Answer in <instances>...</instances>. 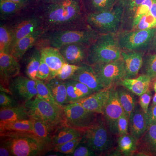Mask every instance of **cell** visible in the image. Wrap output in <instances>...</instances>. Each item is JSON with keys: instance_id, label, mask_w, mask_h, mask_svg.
<instances>
[{"instance_id": "cell-1", "label": "cell", "mask_w": 156, "mask_h": 156, "mask_svg": "<svg viewBox=\"0 0 156 156\" xmlns=\"http://www.w3.org/2000/svg\"><path fill=\"white\" fill-rule=\"evenodd\" d=\"M1 144L5 146L12 156L40 155L47 151L35 134L20 132L1 133Z\"/></svg>"}, {"instance_id": "cell-2", "label": "cell", "mask_w": 156, "mask_h": 156, "mask_svg": "<svg viewBox=\"0 0 156 156\" xmlns=\"http://www.w3.org/2000/svg\"><path fill=\"white\" fill-rule=\"evenodd\" d=\"M121 49L115 34H103L89 48L87 61L91 65L115 61L122 57Z\"/></svg>"}, {"instance_id": "cell-3", "label": "cell", "mask_w": 156, "mask_h": 156, "mask_svg": "<svg viewBox=\"0 0 156 156\" xmlns=\"http://www.w3.org/2000/svg\"><path fill=\"white\" fill-rule=\"evenodd\" d=\"M81 143L91 148L98 154L106 152L113 147V134L109 130L103 116H98L95 122L83 131Z\"/></svg>"}, {"instance_id": "cell-4", "label": "cell", "mask_w": 156, "mask_h": 156, "mask_svg": "<svg viewBox=\"0 0 156 156\" xmlns=\"http://www.w3.org/2000/svg\"><path fill=\"white\" fill-rule=\"evenodd\" d=\"M24 105L30 119L40 120L55 129L66 125L63 108L54 106L36 96L33 100L26 101Z\"/></svg>"}, {"instance_id": "cell-5", "label": "cell", "mask_w": 156, "mask_h": 156, "mask_svg": "<svg viewBox=\"0 0 156 156\" xmlns=\"http://www.w3.org/2000/svg\"><path fill=\"white\" fill-rule=\"evenodd\" d=\"M80 15L79 0H59L51 3L45 10L46 20L50 25L68 24Z\"/></svg>"}, {"instance_id": "cell-6", "label": "cell", "mask_w": 156, "mask_h": 156, "mask_svg": "<svg viewBox=\"0 0 156 156\" xmlns=\"http://www.w3.org/2000/svg\"><path fill=\"white\" fill-rule=\"evenodd\" d=\"M123 14V8L117 4L110 10L89 13L87 21L98 32L115 34L119 28Z\"/></svg>"}, {"instance_id": "cell-7", "label": "cell", "mask_w": 156, "mask_h": 156, "mask_svg": "<svg viewBox=\"0 0 156 156\" xmlns=\"http://www.w3.org/2000/svg\"><path fill=\"white\" fill-rule=\"evenodd\" d=\"M99 36L98 32L94 29L60 30L50 35L48 40L52 47L58 49L69 44L89 45L93 44Z\"/></svg>"}, {"instance_id": "cell-8", "label": "cell", "mask_w": 156, "mask_h": 156, "mask_svg": "<svg viewBox=\"0 0 156 156\" xmlns=\"http://www.w3.org/2000/svg\"><path fill=\"white\" fill-rule=\"evenodd\" d=\"M65 124L83 132L95 122L97 114L89 111L77 103H69L63 106Z\"/></svg>"}, {"instance_id": "cell-9", "label": "cell", "mask_w": 156, "mask_h": 156, "mask_svg": "<svg viewBox=\"0 0 156 156\" xmlns=\"http://www.w3.org/2000/svg\"><path fill=\"white\" fill-rule=\"evenodd\" d=\"M104 88H109L126 77V66L122 58L115 61L92 65Z\"/></svg>"}, {"instance_id": "cell-10", "label": "cell", "mask_w": 156, "mask_h": 156, "mask_svg": "<svg viewBox=\"0 0 156 156\" xmlns=\"http://www.w3.org/2000/svg\"><path fill=\"white\" fill-rule=\"evenodd\" d=\"M156 32V27L134 30L123 33L118 37L121 49L126 51H139L147 48Z\"/></svg>"}, {"instance_id": "cell-11", "label": "cell", "mask_w": 156, "mask_h": 156, "mask_svg": "<svg viewBox=\"0 0 156 156\" xmlns=\"http://www.w3.org/2000/svg\"><path fill=\"white\" fill-rule=\"evenodd\" d=\"M124 113L125 112L120 103L118 90L115 87H111L108 100L104 107L102 115L109 130L113 135H117V122Z\"/></svg>"}, {"instance_id": "cell-12", "label": "cell", "mask_w": 156, "mask_h": 156, "mask_svg": "<svg viewBox=\"0 0 156 156\" xmlns=\"http://www.w3.org/2000/svg\"><path fill=\"white\" fill-rule=\"evenodd\" d=\"M9 89L11 95L26 102L37 94L35 80L22 76H16L9 82Z\"/></svg>"}, {"instance_id": "cell-13", "label": "cell", "mask_w": 156, "mask_h": 156, "mask_svg": "<svg viewBox=\"0 0 156 156\" xmlns=\"http://www.w3.org/2000/svg\"><path fill=\"white\" fill-rule=\"evenodd\" d=\"M20 66L18 61L10 53H0L1 85H8L12 78L19 75Z\"/></svg>"}, {"instance_id": "cell-14", "label": "cell", "mask_w": 156, "mask_h": 156, "mask_svg": "<svg viewBox=\"0 0 156 156\" xmlns=\"http://www.w3.org/2000/svg\"><path fill=\"white\" fill-rule=\"evenodd\" d=\"M70 80L79 81L85 84L95 92L105 89L98 80L92 65L83 63Z\"/></svg>"}, {"instance_id": "cell-15", "label": "cell", "mask_w": 156, "mask_h": 156, "mask_svg": "<svg viewBox=\"0 0 156 156\" xmlns=\"http://www.w3.org/2000/svg\"><path fill=\"white\" fill-rule=\"evenodd\" d=\"M109 88H105L92 95L79 101L76 103L80 105L89 111L102 114L105 104L108 100L110 93Z\"/></svg>"}, {"instance_id": "cell-16", "label": "cell", "mask_w": 156, "mask_h": 156, "mask_svg": "<svg viewBox=\"0 0 156 156\" xmlns=\"http://www.w3.org/2000/svg\"><path fill=\"white\" fill-rule=\"evenodd\" d=\"M87 45L80 44H69L58 49L66 63L80 65L87 60Z\"/></svg>"}, {"instance_id": "cell-17", "label": "cell", "mask_w": 156, "mask_h": 156, "mask_svg": "<svg viewBox=\"0 0 156 156\" xmlns=\"http://www.w3.org/2000/svg\"><path fill=\"white\" fill-rule=\"evenodd\" d=\"M40 51L41 56L51 70L50 80L56 77L57 73L62 66L66 63L60 51L57 48L52 46L42 48Z\"/></svg>"}, {"instance_id": "cell-18", "label": "cell", "mask_w": 156, "mask_h": 156, "mask_svg": "<svg viewBox=\"0 0 156 156\" xmlns=\"http://www.w3.org/2000/svg\"><path fill=\"white\" fill-rule=\"evenodd\" d=\"M144 53L139 51H122V56L126 66V78H134L143 65Z\"/></svg>"}, {"instance_id": "cell-19", "label": "cell", "mask_w": 156, "mask_h": 156, "mask_svg": "<svg viewBox=\"0 0 156 156\" xmlns=\"http://www.w3.org/2000/svg\"><path fill=\"white\" fill-rule=\"evenodd\" d=\"M139 154L156 156V121L147 126L145 133L138 141Z\"/></svg>"}, {"instance_id": "cell-20", "label": "cell", "mask_w": 156, "mask_h": 156, "mask_svg": "<svg viewBox=\"0 0 156 156\" xmlns=\"http://www.w3.org/2000/svg\"><path fill=\"white\" fill-rule=\"evenodd\" d=\"M147 127L146 115L142 109L136 105L129 119L130 134L138 141L145 133Z\"/></svg>"}, {"instance_id": "cell-21", "label": "cell", "mask_w": 156, "mask_h": 156, "mask_svg": "<svg viewBox=\"0 0 156 156\" xmlns=\"http://www.w3.org/2000/svg\"><path fill=\"white\" fill-rule=\"evenodd\" d=\"M40 24V20L35 17L27 18L17 23L14 28L11 30L13 38L11 51L14 45L20 39L38 29Z\"/></svg>"}, {"instance_id": "cell-22", "label": "cell", "mask_w": 156, "mask_h": 156, "mask_svg": "<svg viewBox=\"0 0 156 156\" xmlns=\"http://www.w3.org/2000/svg\"><path fill=\"white\" fill-rule=\"evenodd\" d=\"M151 80L150 77L144 74L136 78H125L118 84L134 95L140 96L149 89Z\"/></svg>"}, {"instance_id": "cell-23", "label": "cell", "mask_w": 156, "mask_h": 156, "mask_svg": "<svg viewBox=\"0 0 156 156\" xmlns=\"http://www.w3.org/2000/svg\"><path fill=\"white\" fill-rule=\"evenodd\" d=\"M43 32L41 30L37 29L26 37L20 39L12 48L10 54L19 61L25 53L33 46Z\"/></svg>"}, {"instance_id": "cell-24", "label": "cell", "mask_w": 156, "mask_h": 156, "mask_svg": "<svg viewBox=\"0 0 156 156\" xmlns=\"http://www.w3.org/2000/svg\"><path fill=\"white\" fill-rule=\"evenodd\" d=\"M31 119L33 123L35 135L42 143L46 151L52 149V136L57 129L51 128L40 120Z\"/></svg>"}, {"instance_id": "cell-25", "label": "cell", "mask_w": 156, "mask_h": 156, "mask_svg": "<svg viewBox=\"0 0 156 156\" xmlns=\"http://www.w3.org/2000/svg\"><path fill=\"white\" fill-rule=\"evenodd\" d=\"M46 83L55 101L59 106L63 108L69 104L67 90L64 81L55 77L50 79Z\"/></svg>"}, {"instance_id": "cell-26", "label": "cell", "mask_w": 156, "mask_h": 156, "mask_svg": "<svg viewBox=\"0 0 156 156\" xmlns=\"http://www.w3.org/2000/svg\"><path fill=\"white\" fill-rule=\"evenodd\" d=\"M83 132L66 125H62L56 130L52 136L51 150L55 146L63 144L77 137L82 136Z\"/></svg>"}, {"instance_id": "cell-27", "label": "cell", "mask_w": 156, "mask_h": 156, "mask_svg": "<svg viewBox=\"0 0 156 156\" xmlns=\"http://www.w3.org/2000/svg\"><path fill=\"white\" fill-rule=\"evenodd\" d=\"M30 119L28 111L24 105L1 109L0 111V124Z\"/></svg>"}, {"instance_id": "cell-28", "label": "cell", "mask_w": 156, "mask_h": 156, "mask_svg": "<svg viewBox=\"0 0 156 156\" xmlns=\"http://www.w3.org/2000/svg\"><path fill=\"white\" fill-rule=\"evenodd\" d=\"M0 130L1 134L5 132H20L35 134L31 119L0 124Z\"/></svg>"}, {"instance_id": "cell-29", "label": "cell", "mask_w": 156, "mask_h": 156, "mask_svg": "<svg viewBox=\"0 0 156 156\" xmlns=\"http://www.w3.org/2000/svg\"><path fill=\"white\" fill-rule=\"evenodd\" d=\"M118 149L125 156H131L137 150L138 140L131 134L119 136Z\"/></svg>"}, {"instance_id": "cell-30", "label": "cell", "mask_w": 156, "mask_h": 156, "mask_svg": "<svg viewBox=\"0 0 156 156\" xmlns=\"http://www.w3.org/2000/svg\"><path fill=\"white\" fill-rule=\"evenodd\" d=\"M117 90L120 103L125 113L129 119L131 114L136 107V99L133 95L126 89L119 88Z\"/></svg>"}, {"instance_id": "cell-31", "label": "cell", "mask_w": 156, "mask_h": 156, "mask_svg": "<svg viewBox=\"0 0 156 156\" xmlns=\"http://www.w3.org/2000/svg\"><path fill=\"white\" fill-rule=\"evenodd\" d=\"M41 60V51L35 49L29 58L26 66V74L28 78L34 80L37 79Z\"/></svg>"}, {"instance_id": "cell-32", "label": "cell", "mask_w": 156, "mask_h": 156, "mask_svg": "<svg viewBox=\"0 0 156 156\" xmlns=\"http://www.w3.org/2000/svg\"><path fill=\"white\" fill-rule=\"evenodd\" d=\"M35 81L36 83L37 89V97L40 99L48 101L54 106L61 107L59 106L55 101L46 82L44 80H41L37 79L35 80Z\"/></svg>"}, {"instance_id": "cell-33", "label": "cell", "mask_w": 156, "mask_h": 156, "mask_svg": "<svg viewBox=\"0 0 156 156\" xmlns=\"http://www.w3.org/2000/svg\"><path fill=\"white\" fill-rule=\"evenodd\" d=\"M118 0H85L86 5L92 12L110 10L114 7Z\"/></svg>"}, {"instance_id": "cell-34", "label": "cell", "mask_w": 156, "mask_h": 156, "mask_svg": "<svg viewBox=\"0 0 156 156\" xmlns=\"http://www.w3.org/2000/svg\"><path fill=\"white\" fill-rule=\"evenodd\" d=\"M12 30L5 26L0 27V53H11L12 44Z\"/></svg>"}, {"instance_id": "cell-35", "label": "cell", "mask_w": 156, "mask_h": 156, "mask_svg": "<svg viewBox=\"0 0 156 156\" xmlns=\"http://www.w3.org/2000/svg\"><path fill=\"white\" fill-rule=\"evenodd\" d=\"M64 82L67 90L69 103H76L87 97L79 88L75 86L71 80H66Z\"/></svg>"}, {"instance_id": "cell-36", "label": "cell", "mask_w": 156, "mask_h": 156, "mask_svg": "<svg viewBox=\"0 0 156 156\" xmlns=\"http://www.w3.org/2000/svg\"><path fill=\"white\" fill-rule=\"evenodd\" d=\"M153 2V0H145L137 8L131 20L132 29H134L142 17L149 12Z\"/></svg>"}, {"instance_id": "cell-37", "label": "cell", "mask_w": 156, "mask_h": 156, "mask_svg": "<svg viewBox=\"0 0 156 156\" xmlns=\"http://www.w3.org/2000/svg\"><path fill=\"white\" fill-rule=\"evenodd\" d=\"M23 7L9 0H0V11L2 17H7L15 14Z\"/></svg>"}, {"instance_id": "cell-38", "label": "cell", "mask_w": 156, "mask_h": 156, "mask_svg": "<svg viewBox=\"0 0 156 156\" xmlns=\"http://www.w3.org/2000/svg\"><path fill=\"white\" fill-rule=\"evenodd\" d=\"M82 136L77 137L63 144L55 146L52 148V150L62 153L71 154L79 144H80Z\"/></svg>"}, {"instance_id": "cell-39", "label": "cell", "mask_w": 156, "mask_h": 156, "mask_svg": "<svg viewBox=\"0 0 156 156\" xmlns=\"http://www.w3.org/2000/svg\"><path fill=\"white\" fill-rule=\"evenodd\" d=\"M80 67V65L69 64L66 62L57 73L56 77L62 81L70 80Z\"/></svg>"}, {"instance_id": "cell-40", "label": "cell", "mask_w": 156, "mask_h": 156, "mask_svg": "<svg viewBox=\"0 0 156 156\" xmlns=\"http://www.w3.org/2000/svg\"><path fill=\"white\" fill-rule=\"evenodd\" d=\"M145 74L151 80L156 78V53L149 55L144 61Z\"/></svg>"}, {"instance_id": "cell-41", "label": "cell", "mask_w": 156, "mask_h": 156, "mask_svg": "<svg viewBox=\"0 0 156 156\" xmlns=\"http://www.w3.org/2000/svg\"><path fill=\"white\" fill-rule=\"evenodd\" d=\"M156 27V18L149 12L144 16L134 30H146Z\"/></svg>"}, {"instance_id": "cell-42", "label": "cell", "mask_w": 156, "mask_h": 156, "mask_svg": "<svg viewBox=\"0 0 156 156\" xmlns=\"http://www.w3.org/2000/svg\"><path fill=\"white\" fill-rule=\"evenodd\" d=\"M145 0H128L121 6L123 9V14L129 15L131 20L136 9Z\"/></svg>"}, {"instance_id": "cell-43", "label": "cell", "mask_w": 156, "mask_h": 156, "mask_svg": "<svg viewBox=\"0 0 156 156\" xmlns=\"http://www.w3.org/2000/svg\"><path fill=\"white\" fill-rule=\"evenodd\" d=\"M7 93L1 91L0 93V107L1 109L10 108L20 106L17 100L13 98Z\"/></svg>"}, {"instance_id": "cell-44", "label": "cell", "mask_w": 156, "mask_h": 156, "mask_svg": "<svg viewBox=\"0 0 156 156\" xmlns=\"http://www.w3.org/2000/svg\"><path fill=\"white\" fill-rule=\"evenodd\" d=\"M51 70L50 67L41 56V63L39 66L37 79L41 80L48 81L50 80Z\"/></svg>"}, {"instance_id": "cell-45", "label": "cell", "mask_w": 156, "mask_h": 156, "mask_svg": "<svg viewBox=\"0 0 156 156\" xmlns=\"http://www.w3.org/2000/svg\"><path fill=\"white\" fill-rule=\"evenodd\" d=\"M129 119L126 115L123 114L119 118L117 124V133L118 136L128 134Z\"/></svg>"}, {"instance_id": "cell-46", "label": "cell", "mask_w": 156, "mask_h": 156, "mask_svg": "<svg viewBox=\"0 0 156 156\" xmlns=\"http://www.w3.org/2000/svg\"><path fill=\"white\" fill-rule=\"evenodd\" d=\"M152 93L149 89L145 93L140 96L139 104L144 112L147 114L149 109V106L152 99Z\"/></svg>"}, {"instance_id": "cell-47", "label": "cell", "mask_w": 156, "mask_h": 156, "mask_svg": "<svg viewBox=\"0 0 156 156\" xmlns=\"http://www.w3.org/2000/svg\"><path fill=\"white\" fill-rule=\"evenodd\" d=\"M78 146L73 154H71L73 156H90L95 155V153L91 148L85 144Z\"/></svg>"}, {"instance_id": "cell-48", "label": "cell", "mask_w": 156, "mask_h": 156, "mask_svg": "<svg viewBox=\"0 0 156 156\" xmlns=\"http://www.w3.org/2000/svg\"><path fill=\"white\" fill-rule=\"evenodd\" d=\"M146 115L147 126L156 121V105L150 107Z\"/></svg>"}, {"instance_id": "cell-49", "label": "cell", "mask_w": 156, "mask_h": 156, "mask_svg": "<svg viewBox=\"0 0 156 156\" xmlns=\"http://www.w3.org/2000/svg\"><path fill=\"white\" fill-rule=\"evenodd\" d=\"M0 156H12L11 151L8 147L5 146L1 144L0 147Z\"/></svg>"}, {"instance_id": "cell-50", "label": "cell", "mask_w": 156, "mask_h": 156, "mask_svg": "<svg viewBox=\"0 0 156 156\" xmlns=\"http://www.w3.org/2000/svg\"><path fill=\"white\" fill-rule=\"evenodd\" d=\"M149 47L151 50L156 52V32L152 40Z\"/></svg>"}, {"instance_id": "cell-51", "label": "cell", "mask_w": 156, "mask_h": 156, "mask_svg": "<svg viewBox=\"0 0 156 156\" xmlns=\"http://www.w3.org/2000/svg\"><path fill=\"white\" fill-rule=\"evenodd\" d=\"M150 13L156 18V1L153 0L152 5L151 8Z\"/></svg>"}, {"instance_id": "cell-52", "label": "cell", "mask_w": 156, "mask_h": 156, "mask_svg": "<svg viewBox=\"0 0 156 156\" xmlns=\"http://www.w3.org/2000/svg\"><path fill=\"white\" fill-rule=\"evenodd\" d=\"M9 1L17 3V4L22 5L23 6L27 5L30 2V0H9Z\"/></svg>"}, {"instance_id": "cell-53", "label": "cell", "mask_w": 156, "mask_h": 156, "mask_svg": "<svg viewBox=\"0 0 156 156\" xmlns=\"http://www.w3.org/2000/svg\"><path fill=\"white\" fill-rule=\"evenodd\" d=\"M155 105H156V92H155V94H154V95L152 101V103L150 107H153Z\"/></svg>"}, {"instance_id": "cell-54", "label": "cell", "mask_w": 156, "mask_h": 156, "mask_svg": "<svg viewBox=\"0 0 156 156\" xmlns=\"http://www.w3.org/2000/svg\"><path fill=\"white\" fill-rule=\"evenodd\" d=\"M128 1V0H118L117 1V2H118L117 4L120 6H122L123 4H124V3Z\"/></svg>"}, {"instance_id": "cell-55", "label": "cell", "mask_w": 156, "mask_h": 156, "mask_svg": "<svg viewBox=\"0 0 156 156\" xmlns=\"http://www.w3.org/2000/svg\"><path fill=\"white\" fill-rule=\"evenodd\" d=\"M153 89L154 92H156V78H155V80L154 82Z\"/></svg>"}, {"instance_id": "cell-56", "label": "cell", "mask_w": 156, "mask_h": 156, "mask_svg": "<svg viewBox=\"0 0 156 156\" xmlns=\"http://www.w3.org/2000/svg\"><path fill=\"white\" fill-rule=\"evenodd\" d=\"M46 2H50L51 3L55 2H57V1H59V0H44Z\"/></svg>"}, {"instance_id": "cell-57", "label": "cell", "mask_w": 156, "mask_h": 156, "mask_svg": "<svg viewBox=\"0 0 156 156\" xmlns=\"http://www.w3.org/2000/svg\"></svg>"}]
</instances>
